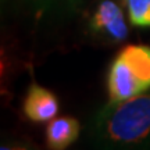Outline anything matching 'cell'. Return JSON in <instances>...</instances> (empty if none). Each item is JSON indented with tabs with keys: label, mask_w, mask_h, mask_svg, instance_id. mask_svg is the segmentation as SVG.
<instances>
[{
	"label": "cell",
	"mask_w": 150,
	"mask_h": 150,
	"mask_svg": "<svg viewBox=\"0 0 150 150\" xmlns=\"http://www.w3.org/2000/svg\"><path fill=\"white\" fill-rule=\"evenodd\" d=\"M88 134L102 149H150V89L104 104L93 115Z\"/></svg>",
	"instance_id": "cell-1"
},
{
	"label": "cell",
	"mask_w": 150,
	"mask_h": 150,
	"mask_svg": "<svg viewBox=\"0 0 150 150\" xmlns=\"http://www.w3.org/2000/svg\"><path fill=\"white\" fill-rule=\"evenodd\" d=\"M150 89V46L128 45L112 60L107 74L110 102H121Z\"/></svg>",
	"instance_id": "cell-2"
},
{
	"label": "cell",
	"mask_w": 150,
	"mask_h": 150,
	"mask_svg": "<svg viewBox=\"0 0 150 150\" xmlns=\"http://www.w3.org/2000/svg\"><path fill=\"white\" fill-rule=\"evenodd\" d=\"M92 32L102 33L114 42H121L128 35V28L120 6L111 0H103L89 21Z\"/></svg>",
	"instance_id": "cell-3"
},
{
	"label": "cell",
	"mask_w": 150,
	"mask_h": 150,
	"mask_svg": "<svg viewBox=\"0 0 150 150\" xmlns=\"http://www.w3.org/2000/svg\"><path fill=\"white\" fill-rule=\"evenodd\" d=\"M59 100L54 93L35 82L28 88L22 110L25 117L32 122H49L59 112Z\"/></svg>",
	"instance_id": "cell-4"
},
{
	"label": "cell",
	"mask_w": 150,
	"mask_h": 150,
	"mask_svg": "<svg viewBox=\"0 0 150 150\" xmlns=\"http://www.w3.org/2000/svg\"><path fill=\"white\" fill-rule=\"evenodd\" d=\"M81 132L79 121L72 117H61L52 120L46 128V143L50 149H67L78 139Z\"/></svg>",
	"instance_id": "cell-5"
},
{
	"label": "cell",
	"mask_w": 150,
	"mask_h": 150,
	"mask_svg": "<svg viewBox=\"0 0 150 150\" xmlns=\"http://www.w3.org/2000/svg\"><path fill=\"white\" fill-rule=\"evenodd\" d=\"M127 6L132 25L150 28V0H127Z\"/></svg>",
	"instance_id": "cell-6"
}]
</instances>
